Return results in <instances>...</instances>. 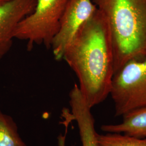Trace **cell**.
<instances>
[{"mask_svg":"<svg viewBox=\"0 0 146 146\" xmlns=\"http://www.w3.org/2000/svg\"><path fill=\"white\" fill-rule=\"evenodd\" d=\"M110 95L116 116L146 106V59L129 61L115 72Z\"/></svg>","mask_w":146,"mask_h":146,"instance_id":"cell-4","label":"cell"},{"mask_svg":"<svg viewBox=\"0 0 146 146\" xmlns=\"http://www.w3.org/2000/svg\"><path fill=\"white\" fill-rule=\"evenodd\" d=\"M100 146H146V139H140L120 133L98 134Z\"/></svg>","mask_w":146,"mask_h":146,"instance_id":"cell-10","label":"cell"},{"mask_svg":"<svg viewBox=\"0 0 146 146\" xmlns=\"http://www.w3.org/2000/svg\"><path fill=\"white\" fill-rule=\"evenodd\" d=\"M62 59L76 75L90 108L107 99L114 75V52L107 21L98 8L81 27Z\"/></svg>","mask_w":146,"mask_h":146,"instance_id":"cell-1","label":"cell"},{"mask_svg":"<svg viewBox=\"0 0 146 146\" xmlns=\"http://www.w3.org/2000/svg\"><path fill=\"white\" fill-rule=\"evenodd\" d=\"M37 0H9L0 3V60L9 51L19 23L34 11Z\"/></svg>","mask_w":146,"mask_h":146,"instance_id":"cell-6","label":"cell"},{"mask_svg":"<svg viewBox=\"0 0 146 146\" xmlns=\"http://www.w3.org/2000/svg\"><path fill=\"white\" fill-rule=\"evenodd\" d=\"M107 21L114 74L131 60L146 59V0H92Z\"/></svg>","mask_w":146,"mask_h":146,"instance_id":"cell-2","label":"cell"},{"mask_svg":"<svg viewBox=\"0 0 146 146\" xmlns=\"http://www.w3.org/2000/svg\"><path fill=\"white\" fill-rule=\"evenodd\" d=\"M122 116L121 123L104 125L101 127V130L106 133H120L146 139V106L131 110Z\"/></svg>","mask_w":146,"mask_h":146,"instance_id":"cell-8","label":"cell"},{"mask_svg":"<svg viewBox=\"0 0 146 146\" xmlns=\"http://www.w3.org/2000/svg\"><path fill=\"white\" fill-rule=\"evenodd\" d=\"M69 105L71 110H67V115L70 120L77 122L82 146H100L92 108L84 99L76 84L69 93Z\"/></svg>","mask_w":146,"mask_h":146,"instance_id":"cell-7","label":"cell"},{"mask_svg":"<svg viewBox=\"0 0 146 146\" xmlns=\"http://www.w3.org/2000/svg\"><path fill=\"white\" fill-rule=\"evenodd\" d=\"M92 0H69L60 22L51 48L56 60H62L64 52L81 27L96 11Z\"/></svg>","mask_w":146,"mask_h":146,"instance_id":"cell-5","label":"cell"},{"mask_svg":"<svg viewBox=\"0 0 146 146\" xmlns=\"http://www.w3.org/2000/svg\"><path fill=\"white\" fill-rule=\"evenodd\" d=\"M9 0H0V3H2V2H5L6 1H8Z\"/></svg>","mask_w":146,"mask_h":146,"instance_id":"cell-12","label":"cell"},{"mask_svg":"<svg viewBox=\"0 0 146 146\" xmlns=\"http://www.w3.org/2000/svg\"><path fill=\"white\" fill-rule=\"evenodd\" d=\"M65 141L66 140L62 139H59L58 141V146H66L65 145ZM72 146H75L74 145H72Z\"/></svg>","mask_w":146,"mask_h":146,"instance_id":"cell-11","label":"cell"},{"mask_svg":"<svg viewBox=\"0 0 146 146\" xmlns=\"http://www.w3.org/2000/svg\"><path fill=\"white\" fill-rule=\"evenodd\" d=\"M69 1L37 0L34 11L17 27L15 38L26 41L29 50L36 44L50 48Z\"/></svg>","mask_w":146,"mask_h":146,"instance_id":"cell-3","label":"cell"},{"mask_svg":"<svg viewBox=\"0 0 146 146\" xmlns=\"http://www.w3.org/2000/svg\"><path fill=\"white\" fill-rule=\"evenodd\" d=\"M0 146H27L18 131L15 121L0 107Z\"/></svg>","mask_w":146,"mask_h":146,"instance_id":"cell-9","label":"cell"}]
</instances>
